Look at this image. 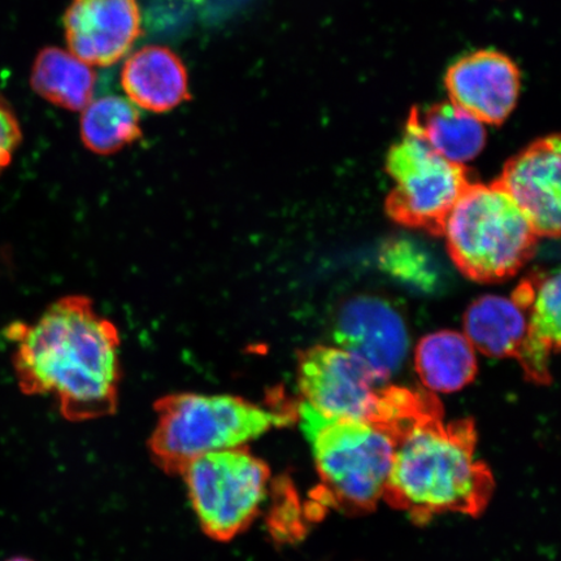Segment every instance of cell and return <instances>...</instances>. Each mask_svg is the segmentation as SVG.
<instances>
[{
    "mask_svg": "<svg viewBox=\"0 0 561 561\" xmlns=\"http://www.w3.org/2000/svg\"><path fill=\"white\" fill-rule=\"evenodd\" d=\"M380 263L391 276L423 291H436L440 273L436 262L423 245L410 240H396L385 244Z\"/></svg>",
    "mask_w": 561,
    "mask_h": 561,
    "instance_id": "obj_20",
    "label": "cell"
},
{
    "mask_svg": "<svg viewBox=\"0 0 561 561\" xmlns=\"http://www.w3.org/2000/svg\"><path fill=\"white\" fill-rule=\"evenodd\" d=\"M416 121L427 145L454 164L465 165L486 145L485 126L451 102L433 105L424 115L416 107Z\"/></svg>",
    "mask_w": 561,
    "mask_h": 561,
    "instance_id": "obj_18",
    "label": "cell"
},
{
    "mask_svg": "<svg viewBox=\"0 0 561 561\" xmlns=\"http://www.w3.org/2000/svg\"><path fill=\"white\" fill-rule=\"evenodd\" d=\"M21 391L51 396L75 423L114 415L121 388V334L85 296L54 301L33 324L9 328Z\"/></svg>",
    "mask_w": 561,
    "mask_h": 561,
    "instance_id": "obj_1",
    "label": "cell"
},
{
    "mask_svg": "<svg viewBox=\"0 0 561 561\" xmlns=\"http://www.w3.org/2000/svg\"><path fill=\"white\" fill-rule=\"evenodd\" d=\"M340 348L360 359L378 383L402 367L409 333L402 316L381 298L355 297L343 305L334 325Z\"/></svg>",
    "mask_w": 561,
    "mask_h": 561,
    "instance_id": "obj_9",
    "label": "cell"
},
{
    "mask_svg": "<svg viewBox=\"0 0 561 561\" xmlns=\"http://www.w3.org/2000/svg\"><path fill=\"white\" fill-rule=\"evenodd\" d=\"M388 425L396 440L385 500L417 523L455 512L477 516L494 490L493 476L476 458L471 420L446 424L438 399L409 390Z\"/></svg>",
    "mask_w": 561,
    "mask_h": 561,
    "instance_id": "obj_2",
    "label": "cell"
},
{
    "mask_svg": "<svg viewBox=\"0 0 561 561\" xmlns=\"http://www.w3.org/2000/svg\"><path fill=\"white\" fill-rule=\"evenodd\" d=\"M298 416L320 474L318 500L351 514L374 510L394 459L391 434L370 421L321 415L305 402Z\"/></svg>",
    "mask_w": 561,
    "mask_h": 561,
    "instance_id": "obj_4",
    "label": "cell"
},
{
    "mask_svg": "<svg viewBox=\"0 0 561 561\" xmlns=\"http://www.w3.org/2000/svg\"><path fill=\"white\" fill-rule=\"evenodd\" d=\"M298 385L305 403L328 417L369 421L380 390L356 356L340 347L313 346L298 356Z\"/></svg>",
    "mask_w": 561,
    "mask_h": 561,
    "instance_id": "obj_8",
    "label": "cell"
},
{
    "mask_svg": "<svg viewBox=\"0 0 561 561\" xmlns=\"http://www.w3.org/2000/svg\"><path fill=\"white\" fill-rule=\"evenodd\" d=\"M561 145L557 135L536 140L508 160L496 180L537 236L558 238L561 210Z\"/></svg>",
    "mask_w": 561,
    "mask_h": 561,
    "instance_id": "obj_11",
    "label": "cell"
},
{
    "mask_svg": "<svg viewBox=\"0 0 561 561\" xmlns=\"http://www.w3.org/2000/svg\"><path fill=\"white\" fill-rule=\"evenodd\" d=\"M95 82L93 68L58 47L44 48L33 62L32 89L60 108L85 110L93 102Z\"/></svg>",
    "mask_w": 561,
    "mask_h": 561,
    "instance_id": "obj_16",
    "label": "cell"
},
{
    "mask_svg": "<svg viewBox=\"0 0 561 561\" xmlns=\"http://www.w3.org/2000/svg\"><path fill=\"white\" fill-rule=\"evenodd\" d=\"M444 234L455 265L479 283L516 275L535 254L538 237L496 181L466 188L448 216Z\"/></svg>",
    "mask_w": 561,
    "mask_h": 561,
    "instance_id": "obj_5",
    "label": "cell"
},
{
    "mask_svg": "<svg viewBox=\"0 0 561 561\" xmlns=\"http://www.w3.org/2000/svg\"><path fill=\"white\" fill-rule=\"evenodd\" d=\"M21 140H23V131H21L18 116L10 103L0 95V174L10 167Z\"/></svg>",
    "mask_w": 561,
    "mask_h": 561,
    "instance_id": "obj_21",
    "label": "cell"
},
{
    "mask_svg": "<svg viewBox=\"0 0 561 561\" xmlns=\"http://www.w3.org/2000/svg\"><path fill=\"white\" fill-rule=\"evenodd\" d=\"M415 367L427 389L458 391L474 380V347L466 335L444 331L424 336L415 355Z\"/></svg>",
    "mask_w": 561,
    "mask_h": 561,
    "instance_id": "obj_17",
    "label": "cell"
},
{
    "mask_svg": "<svg viewBox=\"0 0 561 561\" xmlns=\"http://www.w3.org/2000/svg\"><path fill=\"white\" fill-rule=\"evenodd\" d=\"M65 32L76 58L90 67H110L135 46L142 34V15L137 0H72Z\"/></svg>",
    "mask_w": 561,
    "mask_h": 561,
    "instance_id": "obj_10",
    "label": "cell"
},
{
    "mask_svg": "<svg viewBox=\"0 0 561 561\" xmlns=\"http://www.w3.org/2000/svg\"><path fill=\"white\" fill-rule=\"evenodd\" d=\"M201 528L228 542L254 523L268 493L271 471L248 446L199 456L180 474Z\"/></svg>",
    "mask_w": 561,
    "mask_h": 561,
    "instance_id": "obj_7",
    "label": "cell"
},
{
    "mask_svg": "<svg viewBox=\"0 0 561 561\" xmlns=\"http://www.w3.org/2000/svg\"><path fill=\"white\" fill-rule=\"evenodd\" d=\"M157 424L149 439L156 465L181 474L202 455L244 447L273 427L289 425L298 407L261 405L242 397L175 392L156 403Z\"/></svg>",
    "mask_w": 561,
    "mask_h": 561,
    "instance_id": "obj_3",
    "label": "cell"
},
{
    "mask_svg": "<svg viewBox=\"0 0 561 561\" xmlns=\"http://www.w3.org/2000/svg\"><path fill=\"white\" fill-rule=\"evenodd\" d=\"M7 561H33V560L24 558V557H16V558H12V559L7 560Z\"/></svg>",
    "mask_w": 561,
    "mask_h": 561,
    "instance_id": "obj_22",
    "label": "cell"
},
{
    "mask_svg": "<svg viewBox=\"0 0 561 561\" xmlns=\"http://www.w3.org/2000/svg\"><path fill=\"white\" fill-rule=\"evenodd\" d=\"M80 133L88 150L96 156H112L142 138L139 112L125 98H100L82 111Z\"/></svg>",
    "mask_w": 561,
    "mask_h": 561,
    "instance_id": "obj_19",
    "label": "cell"
},
{
    "mask_svg": "<svg viewBox=\"0 0 561 561\" xmlns=\"http://www.w3.org/2000/svg\"><path fill=\"white\" fill-rule=\"evenodd\" d=\"M445 85L456 107L483 125H502L516 107L522 75L507 55L481 50L448 68Z\"/></svg>",
    "mask_w": 561,
    "mask_h": 561,
    "instance_id": "obj_12",
    "label": "cell"
},
{
    "mask_svg": "<svg viewBox=\"0 0 561 561\" xmlns=\"http://www.w3.org/2000/svg\"><path fill=\"white\" fill-rule=\"evenodd\" d=\"M472 346L491 357H517L528 335V318L514 300L486 296L473 301L465 319Z\"/></svg>",
    "mask_w": 561,
    "mask_h": 561,
    "instance_id": "obj_15",
    "label": "cell"
},
{
    "mask_svg": "<svg viewBox=\"0 0 561 561\" xmlns=\"http://www.w3.org/2000/svg\"><path fill=\"white\" fill-rule=\"evenodd\" d=\"M122 87L133 104L153 114L170 112L192 98L184 61L164 46H146L130 55Z\"/></svg>",
    "mask_w": 561,
    "mask_h": 561,
    "instance_id": "obj_14",
    "label": "cell"
},
{
    "mask_svg": "<svg viewBox=\"0 0 561 561\" xmlns=\"http://www.w3.org/2000/svg\"><path fill=\"white\" fill-rule=\"evenodd\" d=\"M528 318V335L516 359L525 375L537 383H549L551 355L560 348V272L535 273L512 294Z\"/></svg>",
    "mask_w": 561,
    "mask_h": 561,
    "instance_id": "obj_13",
    "label": "cell"
},
{
    "mask_svg": "<svg viewBox=\"0 0 561 561\" xmlns=\"http://www.w3.org/2000/svg\"><path fill=\"white\" fill-rule=\"evenodd\" d=\"M386 172L396 186L386 199V213L404 227L442 236L456 202L472 184L465 165L434 151L421 136L413 107L404 136L391 147Z\"/></svg>",
    "mask_w": 561,
    "mask_h": 561,
    "instance_id": "obj_6",
    "label": "cell"
}]
</instances>
